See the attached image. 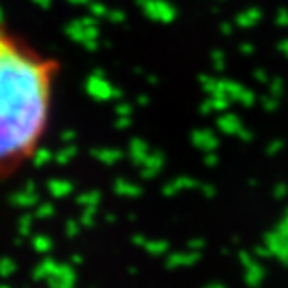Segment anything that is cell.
<instances>
[{
  "label": "cell",
  "mask_w": 288,
  "mask_h": 288,
  "mask_svg": "<svg viewBox=\"0 0 288 288\" xmlns=\"http://www.w3.org/2000/svg\"><path fill=\"white\" fill-rule=\"evenodd\" d=\"M60 62L0 23V182L19 174L47 139Z\"/></svg>",
  "instance_id": "6da1fadb"
}]
</instances>
